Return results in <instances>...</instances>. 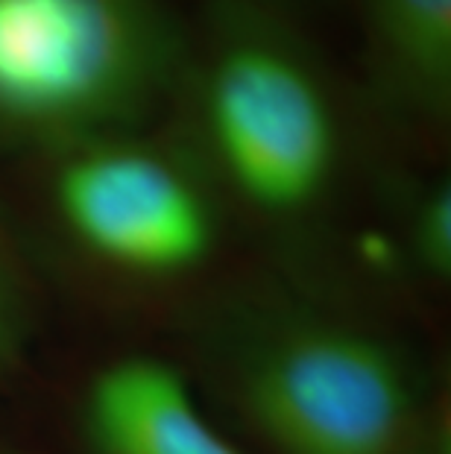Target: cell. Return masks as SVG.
<instances>
[{"label":"cell","mask_w":451,"mask_h":454,"mask_svg":"<svg viewBox=\"0 0 451 454\" xmlns=\"http://www.w3.org/2000/svg\"><path fill=\"white\" fill-rule=\"evenodd\" d=\"M191 381L255 454H451L434 364L329 282L276 270L188 317Z\"/></svg>","instance_id":"cell-1"},{"label":"cell","mask_w":451,"mask_h":454,"mask_svg":"<svg viewBox=\"0 0 451 454\" xmlns=\"http://www.w3.org/2000/svg\"><path fill=\"white\" fill-rule=\"evenodd\" d=\"M174 106V138L276 273L329 282L323 253L354 170L352 127L323 59L261 0H214ZM331 285V282H329Z\"/></svg>","instance_id":"cell-2"},{"label":"cell","mask_w":451,"mask_h":454,"mask_svg":"<svg viewBox=\"0 0 451 454\" xmlns=\"http://www.w3.org/2000/svg\"><path fill=\"white\" fill-rule=\"evenodd\" d=\"M188 53L167 0H0V150L51 159L147 129L174 106Z\"/></svg>","instance_id":"cell-3"},{"label":"cell","mask_w":451,"mask_h":454,"mask_svg":"<svg viewBox=\"0 0 451 454\" xmlns=\"http://www.w3.org/2000/svg\"><path fill=\"white\" fill-rule=\"evenodd\" d=\"M44 161L56 235L100 278L132 291H179L217 261L229 217L174 135L112 132Z\"/></svg>","instance_id":"cell-4"},{"label":"cell","mask_w":451,"mask_h":454,"mask_svg":"<svg viewBox=\"0 0 451 454\" xmlns=\"http://www.w3.org/2000/svg\"><path fill=\"white\" fill-rule=\"evenodd\" d=\"M74 422L82 454H253L211 417L185 366L156 355L97 366Z\"/></svg>","instance_id":"cell-5"},{"label":"cell","mask_w":451,"mask_h":454,"mask_svg":"<svg viewBox=\"0 0 451 454\" xmlns=\"http://www.w3.org/2000/svg\"><path fill=\"white\" fill-rule=\"evenodd\" d=\"M363 59L384 109L419 129L451 114V0H361Z\"/></svg>","instance_id":"cell-6"},{"label":"cell","mask_w":451,"mask_h":454,"mask_svg":"<svg viewBox=\"0 0 451 454\" xmlns=\"http://www.w3.org/2000/svg\"><path fill=\"white\" fill-rule=\"evenodd\" d=\"M393 267L416 285L446 287L451 278L448 176H410L387 188Z\"/></svg>","instance_id":"cell-7"},{"label":"cell","mask_w":451,"mask_h":454,"mask_svg":"<svg viewBox=\"0 0 451 454\" xmlns=\"http://www.w3.org/2000/svg\"><path fill=\"white\" fill-rule=\"evenodd\" d=\"M38 332V299L18 240L0 215V384L21 370Z\"/></svg>","instance_id":"cell-8"},{"label":"cell","mask_w":451,"mask_h":454,"mask_svg":"<svg viewBox=\"0 0 451 454\" xmlns=\"http://www.w3.org/2000/svg\"><path fill=\"white\" fill-rule=\"evenodd\" d=\"M0 454H9V451H0Z\"/></svg>","instance_id":"cell-9"}]
</instances>
